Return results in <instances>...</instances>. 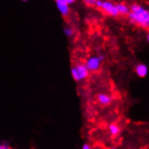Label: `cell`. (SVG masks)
<instances>
[{"label": "cell", "mask_w": 149, "mask_h": 149, "mask_svg": "<svg viewBox=\"0 0 149 149\" xmlns=\"http://www.w3.org/2000/svg\"><path fill=\"white\" fill-rule=\"evenodd\" d=\"M71 74L76 82H81L89 77L90 72L84 63H76L71 69Z\"/></svg>", "instance_id": "2"}, {"label": "cell", "mask_w": 149, "mask_h": 149, "mask_svg": "<svg viewBox=\"0 0 149 149\" xmlns=\"http://www.w3.org/2000/svg\"><path fill=\"white\" fill-rule=\"evenodd\" d=\"M81 149H92V148H91V146L90 145L84 144V145L82 146V148H81Z\"/></svg>", "instance_id": "13"}, {"label": "cell", "mask_w": 149, "mask_h": 149, "mask_svg": "<svg viewBox=\"0 0 149 149\" xmlns=\"http://www.w3.org/2000/svg\"><path fill=\"white\" fill-rule=\"evenodd\" d=\"M63 33H65V36L67 37H72L74 36V33H75V31L74 29L72 27V26H66V27H64L63 29Z\"/></svg>", "instance_id": "10"}, {"label": "cell", "mask_w": 149, "mask_h": 149, "mask_svg": "<svg viewBox=\"0 0 149 149\" xmlns=\"http://www.w3.org/2000/svg\"><path fill=\"white\" fill-rule=\"evenodd\" d=\"M84 3L88 6H94L95 1H93V0H87V1H84Z\"/></svg>", "instance_id": "12"}, {"label": "cell", "mask_w": 149, "mask_h": 149, "mask_svg": "<svg viewBox=\"0 0 149 149\" xmlns=\"http://www.w3.org/2000/svg\"><path fill=\"white\" fill-rule=\"evenodd\" d=\"M98 102L100 105H103V106H107V105H109L112 101V97L108 94L105 93H100L97 97Z\"/></svg>", "instance_id": "6"}, {"label": "cell", "mask_w": 149, "mask_h": 149, "mask_svg": "<svg viewBox=\"0 0 149 149\" xmlns=\"http://www.w3.org/2000/svg\"><path fill=\"white\" fill-rule=\"evenodd\" d=\"M100 9H101L104 13H106L107 15H111V16L118 15V12L116 5L109 1H102V4Z\"/></svg>", "instance_id": "4"}, {"label": "cell", "mask_w": 149, "mask_h": 149, "mask_svg": "<svg viewBox=\"0 0 149 149\" xmlns=\"http://www.w3.org/2000/svg\"><path fill=\"white\" fill-rule=\"evenodd\" d=\"M148 41H149V34H148Z\"/></svg>", "instance_id": "14"}, {"label": "cell", "mask_w": 149, "mask_h": 149, "mask_svg": "<svg viewBox=\"0 0 149 149\" xmlns=\"http://www.w3.org/2000/svg\"><path fill=\"white\" fill-rule=\"evenodd\" d=\"M55 4L60 14L63 17H67L70 15L71 8H70V6L65 2V0H57V1H55Z\"/></svg>", "instance_id": "5"}, {"label": "cell", "mask_w": 149, "mask_h": 149, "mask_svg": "<svg viewBox=\"0 0 149 149\" xmlns=\"http://www.w3.org/2000/svg\"><path fill=\"white\" fill-rule=\"evenodd\" d=\"M136 72L139 77H145L147 74V67L144 64H139L136 68Z\"/></svg>", "instance_id": "8"}, {"label": "cell", "mask_w": 149, "mask_h": 149, "mask_svg": "<svg viewBox=\"0 0 149 149\" xmlns=\"http://www.w3.org/2000/svg\"><path fill=\"white\" fill-rule=\"evenodd\" d=\"M103 60H104V56L102 55L91 56L86 60L84 64L87 70L89 71V72H98L100 70Z\"/></svg>", "instance_id": "3"}, {"label": "cell", "mask_w": 149, "mask_h": 149, "mask_svg": "<svg viewBox=\"0 0 149 149\" xmlns=\"http://www.w3.org/2000/svg\"><path fill=\"white\" fill-rule=\"evenodd\" d=\"M0 149H12V147L9 146V144L4 142V141H0Z\"/></svg>", "instance_id": "11"}, {"label": "cell", "mask_w": 149, "mask_h": 149, "mask_svg": "<svg viewBox=\"0 0 149 149\" xmlns=\"http://www.w3.org/2000/svg\"><path fill=\"white\" fill-rule=\"evenodd\" d=\"M130 21L141 26L143 28L149 29V11L139 5L131 6V12L128 14Z\"/></svg>", "instance_id": "1"}, {"label": "cell", "mask_w": 149, "mask_h": 149, "mask_svg": "<svg viewBox=\"0 0 149 149\" xmlns=\"http://www.w3.org/2000/svg\"><path fill=\"white\" fill-rule=\"evenodd\" d=\"M116 6H117L118 15H128L129 14V8L125 4H118V5H116Z\"/></svg>", "instance_id": "7"}, {"label": "cell", "mask_w": 149, "mask_h": 149, "mask_svg": "<svg viewBox=\"0 0 149 149\" xmlns=\"http://www.w3.org/2000/svg\"><path fill=\"white\" fill-rule=\"evenodd\" d=\"M109 132L112 136H117L119 132H120V128L118 125L116 124H111L109 127Z\"/></svg>", "instance_id": "9"}]
</instances>
